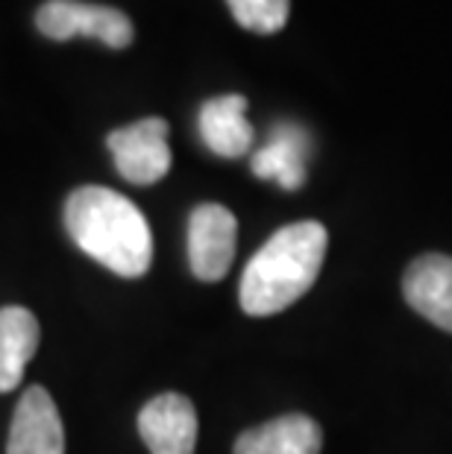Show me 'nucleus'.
I'll list each match as a JSON object with an SVG mask.
<instances>
[{
	"instance_id": "11",
	"label": "nucleus",
	"mask_w": 452,
	"mask_h": 454,
	"mask_svg": "<svg viewBox=\"0 0 452 454\" xmlns=\"http://www.w3.org/2000/svg\"><path fill=\"white\" fill-rule=\"evenodd\" d=\"M321 425L303 413H288L244 431L235 440V454H321Z\"/></svg>"
},
{
	"instance_id": "4",
	"label": "nucleus",
	"mask_w": 452,
	"mask_h": 454,
	"mask_svg": "<svg viewBox=\"0 0 452 454\" xmlns=\"http://www.w3.org/2000/svg\"><path fill=\"white\" fill-rule=\"evenodd\" d=\"M106 147L118 173L132 185H156L170 170L168 123L162 118H144L132 127L109 132Z\"/></svg>"
},
{
	"instance_id": "12",
	"label": "nucleus",
	"mask_w": 452,
	"mask_h": 454,
	"mask_svg": "<svg viewBox=\"0 0 452 454\" xmlns=\"http://www.w3.org/2000/svg\"><path fill=\"white\" fill-rule=\"evenodd\" d=\"M38 320L21 305L0 308V393L15 390L38 349Z\"/></svg>"
},
{
	"instance_id": "10",
	"label": "nucleus",
	"mask_w": 452,
	"mask_h": 454,
	"mask_svg": "<svg viewBox=\"0 0 452 454\" xmlns=\"http://www.w3.org/2000/svg\"><path fill=\"white\" fill-rule=\"evenodd\" d=\"M200 138L215 156L238 159L253 147L256 132L247 121V100L242 94L206 100L200 109Z\"/></svg>"
},
{
	"instance_id": "13",
	"label": "nucleus",
	"mask_w": 452,
	"mask_h": 454,
	"mask_svg": "<svg viewBox=\"0 0 452 454\" xmlns=\"http://www.w3.org/2000/svg\"><path fill=\"white\" fill-rule=\"evenodd\" d=\"M229 12L250 33L271 35L288 24L291 0H226Z\"/></svg>"
},
{
	"instance_id": "6",
	"label": "nucleus",
	"mask_w": 452,
	"mask_h": 454,
	"mask_svg": "<svg viewBox=\"0 0 452 454\" xmlns=\"http://www.w3.org/2000/svg\"><path fill=\"white\" fill-rule=\"evenodd\" d=\"M139 434L150 454H194L197 411L179 393H162L139 413Z\"/></svg>"
},
{
	"instance_id": "3",
	"label": "nucleus",
	"mask_w": 452,
	"mask_h": 454,
	"mask_svg": "<svg viewBox=\"0 0 452 454\" xmlns=\"http://www.w3.org/2000/svg\"><path fill=\"white\" fill-rule=\"evenodd\" d=\"M36 27L38 33L53 38V42H68V38L85 35L98 38L112 51H123L136 38L132 21L121 9L83 4V0H47V4L38 6Z\"/></svg>"
},
{
	"instance_id": "7",
	"label": "nucleus",
	"mask_w": 452,
	"mask_h": 454,
	"mask_svg": "<svg viewBox=\"0 0 452 454\" xmlns=\"http://www.w3.org/2000/svg\"><path fill=\"white\" fill-rule=\"evenodd\" d=\"M6 454H65L62 417L44 387L24 390L9 425Z\"/></svg>"
},
{
	"instance_id": "5",
	"label": "nucleus",
	"mask_w": 452,
	"mask_h": 454,
	"mask_svg": "<svg viewBox=\"0 0 452 454\" xmlns=\"http://www.w3.org/2000/svg\"><path fill=\"white\" fill-rule=\"evenodd\" d=\"M235 215L218 202H203L188 220V261L200 282H220L235 258Z\"/></svg>"
},
{
	"instance_id": "2",
	"label": "nucleus",
	"mask_w": 452,
	"mask_h": 454,
	"mask_svg": "<svg viewBox=\"0 0 452 454\" xmlns=\"http://www.w3.org/2000/svg\"><path fill=\"white\" fill-rule=\"evenodd\" d=\"M326 244H329V231L317 220H300L279 229L250 258L242 276L238 299L244 311L250 317H271L312 291L323 267Z\"/></svg>"
},
{
	"instance_id": "9",
	"label": "nucleus",
	"mask_w": 452,
	"mask_h": 454,
	"mask_svg": "<svg viewBox=\"0 0 452 454\" xmlns=\"http://www.w3.org/2000/svg\"><path fill=\"white\" fill-rule=\"evenodd\" d=\"M312 138L297 123L274 127L265 147L253 153V173L258 179H274L279 188L297 191L305 182V161H309Z\"/></svg>"
},
{
	"instance_id": "1",
	"label": "nucleus",
	"mask_w": 452,
	"mask_h": 454,
	"mask_svg": "<svg viewBox=\"0 0 452 454\" xmlns=\"http://www.w3.org/2000/svg\"><path fill=\"white\" fill-rule=\"evenodd\" d=\"M65 229L85 255L123 278L150 270L153 235L132 200L112 188L85 185L65 200Z\"/></svg>"
},
{
	"instance_id": "8",
	"label": "nucleus",
	"mask_w": 452,
	"mask_h": 454,
	"mask_svg": "<svg viewBox=\"0 0 452 454\" xmlns=\"http://www.w3.org/2000/svg\"><path fill=\"white\" fill-rule=\"evenodd\" d=\"M406 302L420 317L435 323L444 332H452V258L449 255H423L406 270L402 278Z\"/></svg>"
}]
</instances>
